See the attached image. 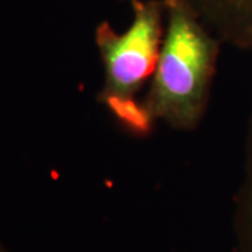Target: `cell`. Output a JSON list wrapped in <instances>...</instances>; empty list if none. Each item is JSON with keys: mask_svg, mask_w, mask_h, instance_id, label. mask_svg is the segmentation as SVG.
Segmentation results:
<instances>
[{"mask_svg": "<svg viewBox=\"0 0 252 252\" xmlns=\"http://www.w3.org/2000/svg\"><path fill=\"white\" fill-rule=\"evenodd\" d=\"M0 252H10V251L6 248V247H4V245H3V244L0 243Z\"/></svg>", "mask_w": 252, "mask_h": 252, "instance_id": "5", "label": "cell"}, {"mask_svg": "<svg viewBox=\"0 0 252 252\" xmlns=\"http://www.w3.org/2000/svg\"><path fill=\"white\" fill-rule=\"evenodd\" d=\"M223 44L252 52V0H185Z\"/></svg>", "mask_w": 252, "mask_h": 252, "instance_id": "3", "label": "cell"}, {"mask_svg": "<svg viewBox=\"0 0 252 252\" xmlns=\"http://www.w3.org/2000/svg\"><path fill=\"white\" fill-rule=\"evenodd\" d=\"M132 21L118 32L108 21L95 28L94 41L102 63L98 99L127 132L147 136L154 126L143 101L137 99L153 76L165 32V0H130Z\"/></svg>", "mask_w": 252, "mask_h": 252, "instance_id": "2", "label": "cell"}, {"mask_svg": "<svg viewBox=\"0 0 252 252\" xmlns=\"http://www.w3.org/2000/svg\"><path fill=\"white\" fill-rule=\"evenodd\" d=\"M233 237L235 252H252V108L244 143L241 178L233 196Z\"/></svg>", "mask_w": 252, "mask_h": 252, "instance_id": "4", "label": "cell"}, {"mask_svg": "<svg viewBox=\"0 0 252 252\" xmlns=\"http://www.w3.org/2000/svg\"><path fill=\"white\" fill-rule=\"evenodd\" d=\"M121 1H130V0H121Z\"/></svg>", "mask_w": 252, "mask_h": 252, "instance_id": "6", "label": "cell"}, {"mask_svg": "<svg viewBox=\"0 0 252 252\" xmlns=\"http://www.w3.org/2000/svg\"><path fill=\"white\" fill-rule=\"evenodd\" d=\"M165 7L161 51L142 101L154 122L192 132L206 115L223 41L185 0H165Z\"/></svg>", "mask_w": 252, "mask_h": 252, "instance_id": "1", "label": "cell"}]
</instances>
